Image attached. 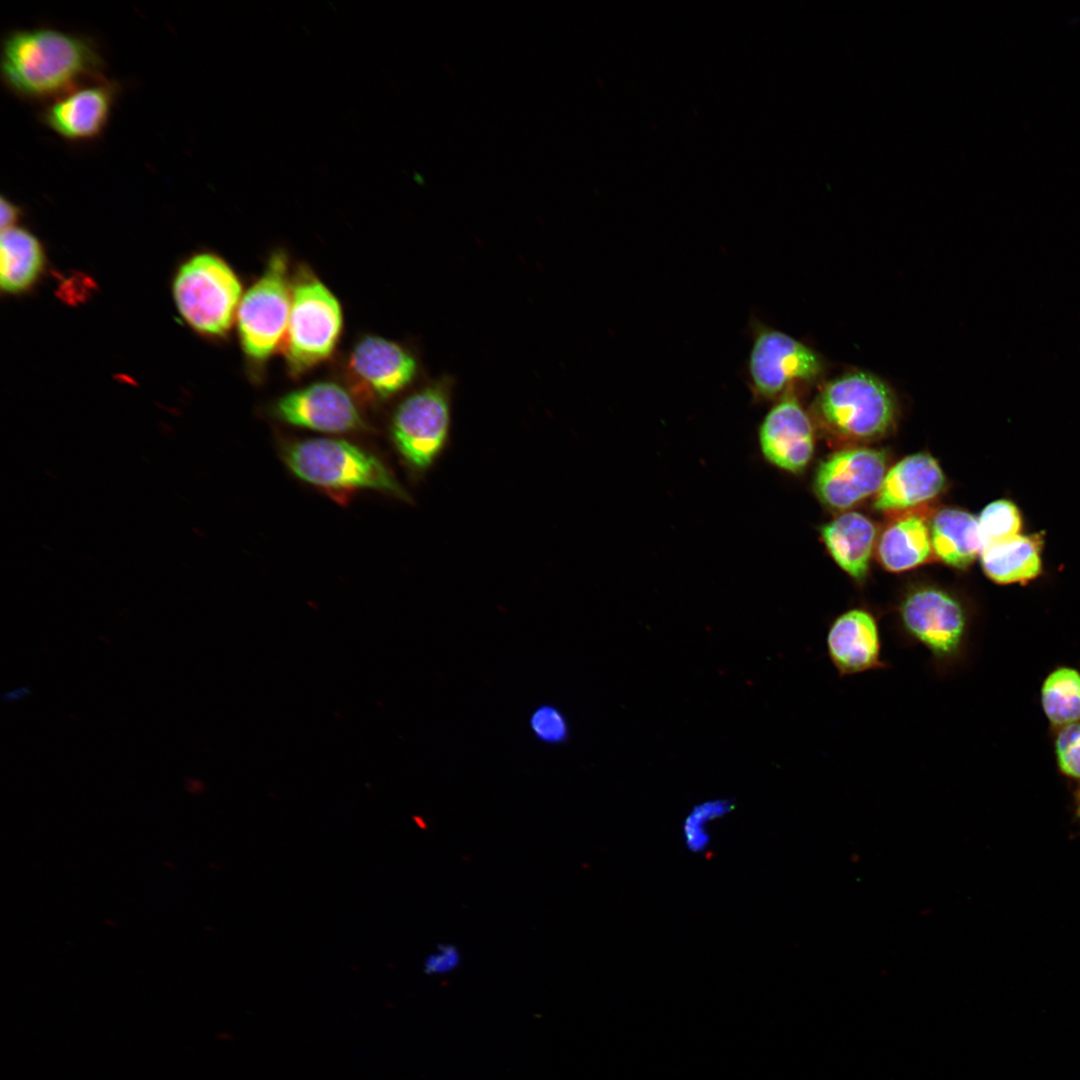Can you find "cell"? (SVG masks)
<instances>
[{
  "instance_id": "19",
  "label": "cell",
  "mask_w": 1080,
  "mask_h": 1080,
  "mask_svg": "<svg viewBox=\"0 0 1080 1080\" xmlns=\"http://www.w3.org/2000/svg\"><path fill=\"white\" fill-rule=\"evenodd\" d=\"M932 551L930 529L918 515L894 522L881 535L878 556L885 569L902 572L927 560Z\"/></svg>"
},
{
  "instance_id": "3",
  "label": "cell",
  "mask_w": 1080,
  "mask_h": 1080,
  "mask_svg": "<svg viewBox=\"0 0 1080 1080\" xmlns=\"http://www.w3.org/2000/svg\"><path fill=\"white\" fill-rule=\"evenodd\" d=\"M344 324L334 293L306 264L292 273L291 307L282 346L286 367L299 377L327 361L336 350Z\"/></svg>"
},
{
  "instance_id": "10",
  "label": "cell",
  "mask_w": 1080,
  "mask_h": 1080,
  "mask_svg": "<svg viewBox=\"0 0 1080 1080\" xmlns=\"http://www.w3.org/2000/svg\"><path fill=\"white\" fill-rule=\"evenodd\" d=\"M417 372V360L405 346L378 335L359 338L346 361L352 390L371 400L388 399L405 390Z\"/></svg>"
},
{
  "instance_id": "20",
  "label": "cell",
  "mask_w": 1080,
  "mask_h": 1080,
  "mask_svg": "<svg viewBox=\"0 0 1080 1080\" xmlns=\"http://www.w3.org/2000/svg\"><path fill=\"white\" fill-rule=\"evenodd\" d=\"M43 252L37 238L19 227H9L0 238V284L10 293L21 292L38 278L43 267Z\"/></svg>"
},
{
  "instance_id": "7",
  "label": "cell",
  "mask_w": 1080,
  "mask_h": 1080,
  "mask_svg": "<svg viewBox=\"0 0 1080 1080\" xmlns=\"http://www.w3.org/2000/svg\"><path fill=\"white\" fill-rule=\"evenodd\" d=\"M173 295L178 311L191 327L222 337L236 320L243 292L238 275L225 260L201 253L180 267Z\"/></svg>"
},
{
  "instance_id": "4",
  "label": "cell",
  "mask_w": 1080,
  "mask_h": 1080,
  "mask_svg": "<svg viewBox=\"0 0 1080 1080\" xmlns=\"http://www.w3.org/2000/svg\"><path fill=\"white\" fill-rule=\"evenodd\" d=\"M282 459L299 479L334 492L374 490L407 499L389 468L373 454L341 439L314 438L282 447Z\"/></svg>"
},
{
  "instance_id": "13",
  "label": "cell",
  "mask_w": 1080,
  "mask_h": 1080,
  "mask_svg": "<svg viewBox=\"0 0 1080 1080\" xmlns=\"http://www.w3.org/2000/svg\"><path fill=\"white\" fill-rule=\"evenodd\" d=\"M827 655L840 677L884 670L882 638L876 615L864 607L850 608L830 623Z\"/></svg>"
},
{
  "instance_id": "22",
  "label": "cell",
  "mask_w": 1080,
  "mask_h": 1080,
  "mask_svg": "<svg viewBox=\"0 0 1080 1080\" xmlns=\"http://www.w3.org/2000/svg\"><path fill=\"white\" fill-rule=\"evenodd\" d=\"M1041 705L1058 728L1080 721V672L1066 666L1050 672L1041 687Z\"/></svg>"
},
{
  "instance_id": "8",
  "label": "cell",
  "mask_w": 1080,
  "mask_h": 1080,
  "mask_svg": "<svg viewBox=\"0 0 1080 1080\" xmlns=\"http://www.w3.org/2000/svg\"><path fill=\"white\" fill-rule=\"evenodd\" d=\"M449 394L448 384L430 383L406 396L393 413V444L414 470L430 467L445 446L450 427Z\"/></svg>"
},
{
  "instance_id": "21",
  "label": "cell",
  "mask_w": 1080,
  "mask_h": 1080,
  "mask_svg": "<svg viewBox=\"0 0 1080 1080\" xmlns=\"http://www.w3.org/2000/svg\"><path fill=\"white\" fill-rule=\"evenodd\" d=\"M981 564L985 574L995 583H1026L1041 572L1039 541L1018 535L1012 539L984 547Z\"/></svg>"
},
{
  "instance_id": "6",
  "label": "cell",
  "mask_w": 1080,
  "mask_h": 1080,
  "mask_svg": "<svg viewBox=\"0 0 1080 1080\" xmlns=\"http://www.w3.org/2000/svg\"><path fill=\"white\" fill-rule=\"evenodd\" d=\"M291 280L288 254L275 249L261 275L241 298L235 320L239 341L248 364L256 370H261L283 346L291 307Z\"/></svg>"
},
{
  "instance_id": "23",
  "label": "cell",
  "mask_w": 1080,
  "mask_h": 1080,
  "mask_svg": "<svg viewBox=\"0 0 1080 1080\" xmlns=\"http://www.w3.org/2000/svg\"><path fill=\"white\" fill-rule=\"evenodd\" d=\"M978 523L983 548L1018 536L1022 525L1017 507L1008 500L988 504Z\"/></svg>"
},
{
  "instance_id": "14",
  "label": "cell",
  "mask_w": 1080,
  "mask_h": 1080,
  "mask_svg": "<svg viewBox=\"0 0 1080 1080\" xmlns=\"http://www.w3.org/2000/svg\"><path fill=\"white\" fill-rule=\"evenodd\" d=\"M117 92L118 86L106 79L82 85L52 100L40 119L64 139H94L109 121Z\"/></svg>"
},
{
  "instance_id": "28",
  "label": "cell",
  "mask_w": 1080,
  "mask_h": 1080,
  "mask_svg": "<svg viewBox=\"0 0 1080 1080\" xmlns=\"http://www.w3.org/2000/svg\"><path fill=\"white\" fill-rule=\"evenodd\" d=\"M0 203L1 230H4L13 226V224L15 223V221H17L20 215V210L14 203H12L10 200L6 199L3 196L1 197Z\"/></svg>"
},
{
  "instance_id": "15",
  "label": "cell",
  "mask_w": 1080,
  "mask_h": 1080,
  "mask_svg": "<svg viewBox=\"0 0 1080 1080\" xmlns=\"http://www.w3.org/2000/svg\"><path fill=\"white\" fill-rule=\"evenodd\" d=\"M759 442L764 457L783 470L797 473L809 463L814 451V429L792 393L783 394L766 414L759 428Z\"/></svg>"
},
{
  "instance_id": "27",
  "label": "cell",
  "mask_w": 1080,
  "mask_h": 1080,
  "mask_svg": "<svg viewBox=\"0 0 1080 1080\" xmlns=\"http://www.w3.org/2000/svg\"><path fill=\"white\" fill-rule=\"evenodd\" d=\"M461 962L460 951L454 944L442 943L424 960V971L428 975H445L454 971Z\"/></svg>"
},
{
  "instance_id": "17",
  "label": "cell",
  "mask_w": 1080,
  "mask_h": 1080,
  "mask_svg": "<svg viewBox=\"0 0 1080 1080\" xmlns=\"http://www.w3.org/2000/svg\"><path fill=\"white\" fill-rule=\"evenodd\" d=\"M821 536L840 568L854 580H864L876 537L874 524L858 512H847L825 524Z\"/></svg>"
},
{
  "instance_id": "12",
  "label": "cell",
  "mask_w": 1080,
  "mask_h": 1080,
  "mask_svg": "<svg viewBox=\"0 0 1080 1080\" xmlns=\"http://www.w3.org/2000/svg\"><path fill=\"white\" fill-rule=\"evenodd\" d=\"M886 474V454L858 447L838 451L816 470L814 488L819 499L835 509H847L877 493Z\"/></svg>"
},
{
  "instance_id": "29",
  "label": "cell",
  "mask_w": 1080,
  "mask_h": 1080,
  "mask_svg": "<svg viewBox=\"0 0 1080 1080\" xmlns=\"http://www.w3.org/2000/svg\"><path fill=\"white\" fill-rule=\"evenodd\" d=\"M30 693L29 687L23 686L3 694L1 699L4 702H14L26 697Z\"/></svg>"
},
{
  "instance_id": "9",
  "label": "cell",
  "mask_w": 1080,
  "mask_h": 1080,
  "mask_svg": "<svg viewBox=\"0 0 1080 1080\" xmlns=\"http://www.w3.org/2000/svg\"><path fill=\"white\" fill-rule=\"evenodd\" d=\"M753 391L771 399L788 391L797 382H813L822 376L820 355L796 338L759 325L748 359Z\"/></svg>"
},
{
  "instance_id": "18",
  "label": "cell",
  "mask_w": 1080,
  "mask_h": 1080,
  "mask_svg": "<svg viewBox=\"0 0 1080 1080\" xmlns=\"http://www.w3.org/2000/svg\"><path fill=\"white\" fill-rule=\"evenodd\" d=\"M930 534L937 557L957 569L970 566L983 548L978 518L960 509L940 510L932 520Z\"/></svg>"
},
{
  "instance_id": "26",
  "label": "cell",
  "mask_w": 1080,
  "mask_h": 1080,
  "mask_svg": "<svg viewBox=\"0 0 1080 1080\" xmlns=\"http://www.w3.org/2000/svg\"><path fill=\"white\" fill-rule=\"evenodd\" d=\"M1054 747L1059 770L1069 778L1080 780V721L1060 727Z\"/></svg>"
},
{
  "instance_id": "2",
  "label": "cell",
  "mask_w": 1080,
  "mask_h": 1080,
  "mask_svg": "<svg viewBox=\"0 0 1080 1080\" xmlns=\"http://www.w3.org/2000/svg\"><path fill=\"white\" fill-rule=\"evenodd\" d=\"M896 624L900 640L928 652L937 675L947 676L963 663L972 633L971 617L954 593L935 585L909 588L896 606Z\"/></svg>"
},
{
  "instance_id": "1",
  "label": "cell",
  "mask_w": 1080,
  "mask_h": 1080,
  "mask_svg": "<svg viewBox=\"0 0 1080 1080\" xmlns=\"http://www.w3.org/2000/svg\"><path fill=\"white\" fill-rule=\"evenodd\" d=\"M0 66L6 87L34 101H52L105 79L104 61L93 40L48 27L9 32L2 42Z\"/></svg>"
},
{
  "instance_id": "5",
  "label": "cell",
  "mask_w": 1080,
  "mask_h": 1080,
  "mask_svg": "<svg viewBox=\"0 0 1080 1080\" xmlns=\"http://www.w3.org/2000/svg\"><path fill=\"white\" fill-rule=\"evenodd\" d=\"M896 399L873 373L852 370L827 381L813 405L815 417L831 434L847 440L884 435L896 417Z\"/></svg>"
},
{
  "instance_id": "11",
  "label": "cell",
  "mask_w": 1080,
  "mask_h": 1080,
  "mask_svg": "<svg viewBox=\"0 0 1080 1080\" xmlns=\"http://www.w3.org/2000/svg\"><path fill=\"white\" fill-rule=\"evenodd\" d=\"M278 420L323 433H349L365 428L352 394L333 381H317L280 396L272 405Z\"/></svg>"
},
{
  "instance_id": "25",
  "label": "cell",
  "mask_w": 1080,
  "mask_h": 1080,
  "mask_svg": "<svg viewBox=\"0 0 1080 1080\" xmlns=\"http://www.w3.org/2000/svg\"><path fill=\"white\" fill-rule=\"evenodd\" d=\"M733 805L728 800L703 802L693 808L684 823V836L687 847L695 852L703 850L709 836L705 829L707 823L725 815Z\"/></svg>"
},
{
  "instance_id": "30",
  "label": "cell",
  "mask_w": 1080,
  "mask_h": 1080,
  "mask_svg": "<svg viewBox=\"0 0 1080 1080\" xmlns=\"http://www.w3.org/2000/svg\"><path fill=\"white\" fill-rule=\"evenodd\" d=\"M1078 811H1079V813H1080V797H1079V805H1078Z\"/></svg>"
},
{
  "instance_id": "24",
  "label": "cell",
  "mask_w": 1080,
  "mask_h": 1080,
  "mask_svg": "<svg viewBox=\"0 0 1080 1080\" xmlns=\"http://www.w3.org/2000/svg\"><path fill=\"white\" fill-rule=\"evenodd\" d=\"M528 724L534 737L546 745L566 744L571 736L566 715L551 703L538 705L531 712Z\"/></svg>"
},
{
  "instance_id": "16",
  "label": "cell",
  "mask_w": 1080,
  "mask_h": 1080,
  "mask_svg": "<svg viewBox=\"0 0 1080 1080\" xmlns=\"http://www.w3.org/2000/svg\"><path fill=\"white\" fill-rule=\"evenodd\" d=\"M944 485L943 471L932 456L909 455L886 472L874 507L879 511L911 508L936 497Z\"/></svg>"
}]
</instances>
